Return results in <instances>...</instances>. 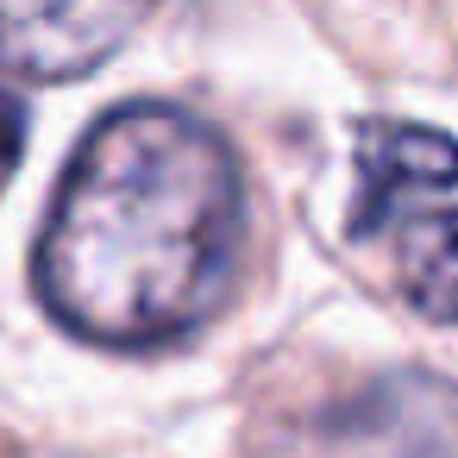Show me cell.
<instances>
[{
  "instance_id": "obj_4",
  "label": "cell",
  "mask_w": 458,
  "mask_h": 458,
  "mask_svg": "<svg viewBox=\"0 0 458 458\" xmlns=\"http://www.w3.org/2000/svg\"><path fill=\"white\" fill-rule=\"evenodd\" d=\"M139 7H0V64L32 82H70L89 76L120 51L126 32H139Z\"/></svg>"
},
{
  "instance_id": "obj_5",
  "label": "cell",
  "mask_w": 458,
  "mask_h": 458,
  "mask_svg": "<svg viewBox=\"0 0 458 458\" xmlns=\"http://www.w3.org/2000/svg\"><path fill=\"white\" fill-rule=\"evenodd\" d=\"M395 289L414 314L458 327V208L420 214L395 239Z\"/></svg>"
},
{
  "instance_id": "obj_3",
  "label": "cell",
  "mask_w": 458,
  "mask_h": 458,
  "mask_svg": "<svg viewBox=\"0 0 458 458\" xmlns=\"http://www.w3.org/2000/svg\"><path fill=\"white\" fill-rule=\"evenodd\" d=\"M458 182V139L408 120H364L358 126V195H352V239H370L395 208L414 195H439Z\"/></svg>"
},
{
  "instance_id": "obj_6",
  "label": "cell",
  "mask_w": 458,
  "mask_h": 458,
  "mask_svg": "<svg viewBox=\"0 0 458 458\" xmlns=\"http://www.w3.org/2000/svg\"><path fill=\"white\" fill-rule=\"evenodd\" d=\"M20 151H26V107H20L7 89H0V189H7Z\"/></svg>"
},
{
  "instance_id": "obj_2",
  "label": "cell",
  "mask_w": 458,
  "mask_h": 458,
  "mask_svg": "<svg viewBox=\"0 0 458 458\" xmlns=\"http://www.w3.org/2000/svg\"><path fill=\"white\" fill-rule=\"evenodd\" d=\"M264 458H458V383L414 364L377 370L295 408Z\"/></svg>"
},
{
  "instance_id": "obj_1",
  "label": "cell",
  "mask_w": 458,
  "mask_h": 458,
  "mask_svg": "<svg viewBox=\"0 0 458 458\" xmlns=\"http://www.w3.org/2000/svg\"><path fill=\"white\" fill-rule=\"evenodd\" d=\"M245 189L226 139L170 101L114 107L38 233V301L95 345H164L233 289Z\"/></svg>"
}]
</instances>
